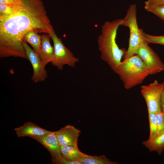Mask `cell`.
I'll return each instance as SVG.
<instances>
[{
	"label": "cell",
	"mask_w": 164,
	"mask_h": 164,
	"mask_svg": "<svg viewBox=\"0 0 164 164\" xmlns=\"http://www.w3.org/2000/svg\"><path fill=\"white\" fill-rule=\"evenodd\" d=\"M15 11L0 19V57L28 59L23 42L28 32H55L41 0H14Z\"/></svg>",
	"instance_id": "6da1fadb"
},
{
	"label": "cell",
	"mask_w": 164,
	"mask_h": 164,
	"mask_svg": "<svg viewBox=\"0 0 164 164\" xmlns=\"http://www.w3.org/2000/svg\"><path fill=\"white\" fill-rule=\"evenodd\" d=\"M122 19L105 22L101 26V32L97 37L100 58L114 72L126 51L124 49H120L116 41L117 30L121 26Z\"/></svg>",
	"instance_id": "7a4b0ae2"
},
{
	"label": "cell",
	"mask_w": 164,
	"mask_h": 164,
	"mask_svg": "<svg viewBox=\"0 0 164 164\" xmlns=\"http://www.w3.org/2000/svg\"><path fill=\"white\" fill-rule=\"evenodd\" d=\"M114 72L118 75L127 90L141 84L149 75L146 66L136 54L121 61Z\"/></svg>",
	"instance_id": "3957f363"
},
{
	"label": "cell",
	"mask_w": 164,
	"mask_h": 164,
	"mask_svg": "<svg viewBox=\"0 0 164 164\" xmlns=\"http://www.w3.org/2000/svg\"><path fill=\"white\" fill-rule=\"evenodd\" d=\"M137 8L135 4L130 5L125 17L122 19L121 26L128 27L130 31L129 44L127 50L123 56L126 59L134 54L144 41L140 29L138 28L136 18Z\"/></svg>",
	"instance_id": "277c9868"
},
{
	"label": "cell",
	"mask_w": 164,
	"mask_h": 164,
	"mask_svg": "<svg viewBox=\"0 0 164 164\" xmlns=\"http://www.w3.org/2000/svg\"><path fill=\"white\" fill-rule=\"evenodd\" d=\"M53 41L54 49V57L51 63L60 70H62L64 66L67 65L75 67L79 59L64 44L61 38L57 36L55 32L49 34Z\"/></svg>",
	"instance_id": "5b68a950"
},
{
	"label": "cell",
	"mask_w": 164,
	"mask_h": 164,
	"mask_svg": "<svg viewBox=\"0 0 164 164\" xmlns=\"http://www.w3.org/2000/svg\"><path fill=\"white\" fill-rule=\"evenodd\" d=\"M163 87L162 83H159L156 80L141 87V93L146 102L148 111L157 113L162 111L161 99Z\"/></svg>",
	"instance_id": "8992f818"
},
{
	"label": "cell",
	"mask_w": 164,
	"mask_h": 164,
	"mask_svg": "<svg viewBox=\"0 0 164 164\" xmlns=\"http://www.w3.org/2000/svg\"><path fill=\"white\" fill-rule=\"evenodd\" d=\"M144 40L136 50L138 55L146 66L149 75L160 73L164 70V64L158 55Z\"/></svg>",
	"instance_id": "52a82bcc"
},
{
	"label": "cell",
	"mask_w": 164,
	"mask_h": 164,
	"mask_svg": "<svg viewBox=\"0 0 164 164\" xmlns=\"http://www.w3.org/2000/svg\"><path fill=\"white\" fill-rule=\"evenodd\" d=\"M23 44L33 69L31 80L35 83L44 81L48 77V73L39 55L24 40Z\"/></svg>",
	"instance_id": "ba28073f"
},
{
	"label": "cell",
	"mask_w": 164,
	"mask_h": 164,
	"mask_svg": "<svg viewBox=\"0 0 164 164\" xmlns=\"http://www.w3.org/2000/svg\"><path fill=\"white\" fill-rule=\"evenodd\" d=\"M33 139L40 143L47 149L51 155L52 163L57 164L62 157V156L60 145L55 132H51L44 136Z\"/></svg>",
	"instance_id": "9c48e42d"
},
{
	"label": "cell",
	"mask_w": 164,
	"mask_h": 164,
	"mask_svg": "<svg viewBox=\"0 0 164 164\" xmlns=\"http://www.w3.org/2000/svg\"><path fill=\"white\" fill-rule=\"evenodd\" d=\"M80 131L74 126L68 125L55 132L60 145L77 146V141Z\"/></svg>",
	"instance_id": "30bf717a"
},
{
	"label": "cell",
	"mask_w": 164,
	"mask_h": 164,
	"mask_svg": "<svg viewBox=\"0 0 164 164\" xmlns=\"http://www.w3.org/2000/svg\"><path fill=\"white\" fill-rule=\"evenodd\" d=\"M14 130L18 137L27 136L33 139L44 136L51 132L31 122H25L23 125L14 128Z\"/></svg>",
	"instance_id": "8fae6325"
},
{
	"label": "cell",
	"mask_w": 164,
	"mask_h": 164,
	"mask_svg": "<svg viewBox=\"0 0 164 164\" xmlns=\"http://www.w3.org/2000/svg\"><path fill=\"white\" fill-rule=\"evenodd\" d=\"M41 43L38 54L44 65L51 63L54 57V49L51 45V36L49 34L43 33L41 35Z\"/></svg>",
	"instance_id": "7c38bea8"
},
{
	"label": "cell",
	"mask_w": 164,
	"mask_h": 164,
	"mask_svg": "<svg viewBox=\"0 0 164 164\" xmlns=\"http://www.w3.org/2000/svg\"><path fill=\"white\" fill-rule=\"evenodd\" d=\"M142 144L150 152L155 151L160 155L164 150V132L154 138L143 141Z\"/></svg>",
	"instance_id": "4fadbf2b"
},
{
	"label": "cell",
	"mask_w": 164,
	"mask_h": 164,
	"mask_svg": "<svg viewBox=\"0 0 164 164\" xmlns=\"http://www.w3.org/2000/svg\"><path fill=\"white\" fill-rule=\"evenodd\" d=\"M77 161L83 164H118L107 158L104 155L92 156L84 154Z\"/></svg>",
	"instance_id": "5bb4252c"
},
{
	"label": "cell",
	"mask_w": 164,
	"mask_h": 164,
	"mask_svg": "<svg viewBox=\"0 0 164 164\" xmlns=\"http://www.w3.org/2000/svg\"><path fill=\"white\" fill-rule=\"evenodd\" d=\"M60 145L62 155L65 158L77 161L84 154L79 150L77 146Z\"/></svg>",
	"instance_id": "9a60e30c"
},
{
	"label": "cell",
	"mask_w": 164,
	"mask_h": 164,
	"mask_svg": "<svg viewBox=\"0 0 164 164\" xmlns=\"http://www.w3.org/2000/svg\"><path fill=\"white\" fill-rule=\"evenodd\" d=\"M35 31H30L24 36L23 40L29 43L33 49L39 54L41 43V35Z\"/></svg>",
	"instance_id": "2e32d148"
},
{
	"label": "cell",
	"mask_w": 164,
	"mask_h": 164,
	"mask_svg": "<svg viewBox=\"0 0 164 164\" xmlns=\"http://www.w3.org/2000/svg\"><path fill=\"white\" fill-rule=\"evenodd\" d=\"M149 123L150 134L149 139L152 138L157 135L158 128L156 113L148 111Z\"/></svg>",
	"instance_id": "e0dca14e"
},
{
	"label": "cell",
	"mask_w": 164,
	"mask_h": 164,
	"mask_svg": "<svg viewBox=\"0 0 164 164\" xmlns=\"http://www.w3.org/2000/svg\"><path fill=\"white\" fill-rule=\"evenodd\" d=\"M141 33L143 40L147 43L159 44L164 45V36H155L149 35L144 32L140 29Z\"/></svg>",
	"instance_id": "ac0fdd59"
},
{
	"label": "cell",
	"mask_w": 164,
	"mask_h": 164,
	"mask_svg": "<svg viewBox=\"0 0 164 164\" xmlns=\"http://www.w3.org/2000/svg\"><path fill=\"white\" fill-rule=\"evenodd\" d=\"M147 11L152 13L164 21V4L153 6H145Z\"/></svg>",
	"instance_id": "d6986e66"
},
{
	"label": "cell",
	"mask_w": 164,
	"mask_h": 164,
	"mask_svg": "<svg viewBox=\"0 0 164 164\" xmlns=\"http://www.w3.org/2000/svg\"><path fill=\"white\" fill-rule=\"evenodd\" d=\"M15 5L0 3V19L11 14L15 10Z\"/></svg>",
	"instance_id": "ffe728a7"
},
{
	"label": "cell",
	"mask_w": 164,
	"mask_h": 164,
	"mask_svg": "<svg viewBox=\"0 0 164 164\" xmlns=\"http://www.w3.org/2000/svg\"><path fill=\"white\" fill-rule=\"evenodd\" d=\"M156 114L158 135L164 132V112L162 111Z\"/></svg>",
	"instance_id": "44dd1931"
},
{
	"label": "cell",
	"mask_w": 164,
	"mask_h": 164,
	"mask_svg": "<svg viewBox=\"0 0 164 164\" xmlns=\"http://www.w3.org/2000/svg\"><path fill=\"white\" fill-rule=\"evenodd\" d=\"M164 4V0H147L145 6H153Z\"/></svg>",
	"instance_id": "7402d4cb"
},
{
	"label": "cell",
	"mask_w": 164,
	"mask_h": 164,
	"mask_svg": "<svg viewBox=\"0 0 164 164\" xmlns=\"http://www.w3.org/2000/svg\"><path fill=\"white\" fill-rule=\"evenodd\" d=\"M162 83L163 87L161 97V103L162 111L164 112V82H163Z\"/></svg>",
	"instance_id": "603a6c76"
},
{
	"label": "cell",
	"mask_w": 164,
	"mask_h": 164,
	"mask_svg": "<svg viewBox=\"0 0 164 164\" xmlns=\"http://www.w3.org/2000/svg\"><path fill=\"white\" fill-rule=\"evenodd\" d=\"M0 3L13 5L14 0H0Z\"/></svg>",
	"instance_id": "cb8c5ba5"
}]
</instances>
